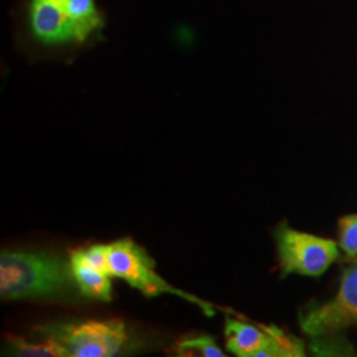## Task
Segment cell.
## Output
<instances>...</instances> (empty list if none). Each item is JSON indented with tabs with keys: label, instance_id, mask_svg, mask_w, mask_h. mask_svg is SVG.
<instances>
[{
	"label": "cell",
	"instance_id": "obj_7",
	"mask_svg": "<svg viewBox=\"0 0 357 357\" xmlns=\"http://www.w3.org/2000/svg\"><path fill=\"white\" fill-rule=\"evenodd\" d=\"M259 330L240 320L227 319L225 342L231 354L240 357H258V354L270 344V333L265 327Z\"/></svg>",
	"mask_w": 357,
	"mask_h": 357
},
{
	"label": "cell",
	"instance_id": "obj_2",
	"mask_svg": "<svg viewBox=\"0 0 357 357\" xmlns=\"http://www.w3.org/2000/svg\"><path fill=\"white\" fill-rule=\"evenodd\" d=\"M72 280V268L53 255L3 252L0 257L1 299L59 296L70 289Z\"/></svg>",
	"mask_w": 357,
	"mask_h": 357
},
{
	"label": "cell",
	"instance_id": "obj_3",
	"mask_svg": "<svg viewBox=\"0 0 357 357\" xmlns=\"http://www.w3.org/2000/svg\"><path fill=\"white\" fill-rule=\"evenodd\" d=\"M109 271L110 275L128 282L146 296H158L160 294H176L178 296L202 307L208 315H213V308L199 298L176 290L168 284L156 271L153 259L131 240H119L109 245Z\"/></svg>",
	"mask_w": 357,
	"mask_h": 357
},
{
	"label": "cell",
	"instance_id": "obj_11",
	"mask_svg": "<svg viewBox=\"0 0 357 357\" xmlns=\"http://www.w3.org/2000/svg\"><path fill=\"white\" fill-rule=\"evenodd\" d=\"M178 356L224 357L222 351L218 348L215 340L209 336H197L192 339L181 340L176 345Z\"/></svg>",
	"mask_w": 357,
	"mask_h": 357
},
{
	"label": "cell",
	"instance_id": "obj_6",
	"mask_svg": "<svg viewBox=\"0 0 357 357\" xmlns=\"http://www.w3.org/2000/svg\"><path fill=\"white\" fill-rule=\"evenodd\" d=\"M357 323V264L344 270L339 291L320 306L302 312L301 327L310 336H324Z\"/></svg>",
	"mask_w": 357,
	"mask_h": 357
},
{
	"label": "cell",
	"instance_id": "obj_8",
	"mask_svg": "<svg viewBox=\"0 0 357 357\" xmlns=\"http://www.w3.org/2000/svg\"><path fill=\"white\" fill-rule=\"evenodd\" d=\"M70 268L82 294L105 302L112 301V275L109 273L89 268L75 261H70Z\"/></svg>",
	"mask_w": 357,
	"mask_h": 357
},
{
	"label": "cell",
	"instance_id": "obj_13",
	"mask_svg": "<svg viewBox=\"0 0 357 357\" xmlns=\"http://www.w3.org/2000/svg\"><path fill=\"white\" fill-rule=\"evenodd\" d=\"M70 261L79 262L89 268L109 273V245H94L85 250H77Z\"/></svg>",
	"mask_w": 357,
	"mask_h": 357
},
{
	"label": "cell",
	"instance_id": "obj_1",
	"mask_svg": "<svg viewBox=\"0 0 357 357\" xmlns=\"http://www.w3.org/2000/svg\"><path fill=\"white\" fill-rule=\"evenodd\" d=\"M105 19L96 0H20L19 35L48 51L98 41Z\"/></svg>",
	"mask_w": 357,
	"mask_h": 357
},
{
	"label": "cell",
	"instance_id": "obj_10",
	"mask_svg": "<svg viewBox=\"0 0 357 357\" xmlns=\"http://www.w3.org/2000/svg\"><path fill=\"white\" fill-rule=\"evenodd\" d=\"M13 355L24 357H65L68 352L63 345L54 339H47L43 343H29L20 337H15L13 342Z\"/></svg>",
	"mask_w": 357,
	"mask_h": 357
},
{
	"label": "cell",
	"instance_id": "obj_5",
	"mask_svg": "<svg viewBox=\"0 0 357 357\" xmlns=\"http://www.w3.org/2000/svg\"><path fill=\"white\" fill-rule=\"evenodd\" d=\"M51 335L70 357H110L118 355L128 342L121 320H88L50 327Z\"/></svg>",
	"mask_w": 357,
	"mask_h": 357
},
{
	"label": "cell",
	"instance_id": "obj_14",
	"mask_svg": "<svg viewBox=\"0 0 357 357\" xmlns=\"http://www.w3.org/2000/svg\"><path fill=\"white\" fill-rule=\"evenodd\" d=\"M351 262H352V264H357V257H356V258H355V259H352V261H351Z\"/></svg>",
	"mask_w": 357,
	"mask_h": 357
},
{
	"label": "cell",
	"instance_id": "obj_4",
	"mask_svg": "<svg viewBox=\"0 0 357 357\" xmlns=\"http://www.w3.org/2000/svg\"><path fill=\"white\" fill-rule=\"evenodd\" d=\"M275 240L283 277H319L339 257V245L333 240L293 229L286 222L278 227Z\"/></svg>",
	"mask_w": 357,
	"mask_h": 357
},
{
	"label": "cell",
	"instance_id": "obj_12",
	"mask_svg": "<svg viewBox=\"0 0 357 357\" xmlns=\"http://www.w3.org/2000/svg\"><path fill=\"white\" fill-rule=\"evenodd\" d=\"M339 246L347 255V261L357 257V213L339 220Z\"/></svg>",
	"mask_w": 357,
	"mask_h": 357
},
{
	"label": "cell",
	"instance_id": "obj_9",
	"mask_svg": "<svg viewBox=\"0 0 357 357\" xmlns=\"http://www.w3.org/2000/svg\"><path fill=\"white\" fill-rule=\"evenodd\" d=\"M265 330L270 333L271 340L270 344L258 354V357L305 356L303 343L299 339L284 333L274 326L265 327Z\"/></svg>",
	"mask_w": 357,
	"mask_h": 357
}]
</instances>
